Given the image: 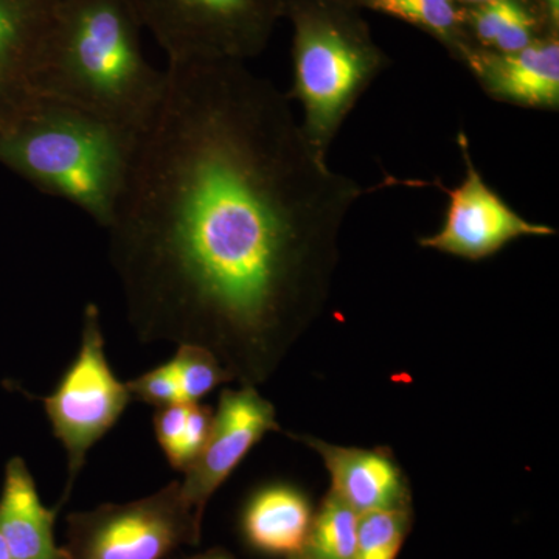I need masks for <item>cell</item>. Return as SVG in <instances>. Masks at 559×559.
<instances>
[{
	"instance_id": "2",
	"label": "cell",
	"mask_w": 559,
	"mask_h": 559,
	"mask_svg": "<svg viewBox=\"0 0 559 559\" xmlns=\"http://www.w3.org/2000/svg\"><path fill=\"white\" fill-rule=\"evenodd\" d=\"M142 25L128 0H60L38 94L72 103L142 132L167 73L146 58Z\"/></svg>"
},
{
	"instance_id": "8",
	"label": "cell",
	"mask_w": 559,
	"mask_h": 559,
	"mask_svg": "<svg viewBox=\"0 0 559 559\" xmlns=\"http://www.w3.org/2000/svg\"><path fill=\"white\" fill-rule=\"evenodd\" d=\"M465 175L455 189H440L448 193L443 227L432 235L419 238L421 248L447 255L480 261L496 255L510 242L521 238H544L557 234L547 224L533 223L521 216L507 201L488 186L471 154L465 132L457 135Z\"/></svg>"
},
{
	"instance_id": "20",
	"label": "cell",
	"mask_w": 559,
	"mask_h": 559,
	"mask_svg": "<svg viewBox=\"0 0 559 559\" xmlns=\"http://www.w3.org/2000/svg\"><path fill=\"white\" fill-rule=\"evenodd\" d=\"M412 525V509L359 514L356 559H395Z\"/></svg>"
},
{
	"instance_id": "18",
	"label": "cell",
	"mask_w": 559,
	"mask_h": 559,
	"mask_svg": "<svg viewBox=\"0 0 559 559\" xmlns=\"http://www.w3.org/2000/svg\"><path fill=\"white\" fill-rule=\"evenodd\" d=\"M359 514L329 492L312 520L305 554L312 559H356Z\"/></svg>"
},
{
	"instance_id": "15",
	"label": "cell",
	"mask_w": 559,
	"mask_h": 559,
	"mask_svg": "<svg viewBox=\"0 0 559 559\" xmlns=\"http://www.w3.org/2000/svg\"><path fill=\"white\" fill-rule=\"evenodd\" d=\"M465 9L471 39L480 49L511 53L551 35L535 0H489Z\"/></svg>"
},
{
	"instance_id": "16",
	"label": "cell",
	"mask_w": 559,
	"mask_h": 559,
	"mask_svg": "<svg viewBox=\"0 0 559 559\" xmlns=\"http://www.w3.org/2000/svg\"><path fill=\"white\" fill-rule=\"evenodd\" d=\"M370 10L406 22L432 36L462 64L477 47L466 27V9L457 0H377Z\"/></svg>"
},
{
	"instance_id": "21",
	"label": "cell",
	"mask_w": 559,
	"mask_h": 559,
	"mask_svg": "<svg viewBox=\"0 0 559 559\" xmlns=\"http://www.w3.org/2000/svg\"><path fill=\"white\" fill-rule=\"evenodd\" d=\"M127 385L132 399L150 404L156 409L170 406V404L183 403L170 360L156 369L140 374L135 380L127 382Z\"/></svg>"
},
{
	"instance_id": "7",
	"label": "cell",
	"mask_w": 559,
	"mask_h": 559,
	"mask_svg": "<svg viewBox=\"0 0 559 559\" xmlns=\"http://www.w3.org/2000/svg\"><path fill=\"white\" fill-rule=\"evenodd\" d=\"M201 533L175 480L148 498L69 514L64 549L69 559H165L180 546H198Z\"/></svg>"
},
{
	"instance_id": "14",
	"label": "cell",
	"mask_w": 559,
	"mask_h": 559,
	"mask_svg": "<svg viewBox=\"0 0 559 559\" xmlns=\"http://www.w3.org/2000/svg\"><path fill=\"white\" fill-rule=\"evenodd\" d=\"M312 520L304 492L289 485H271L257 491L246 506L242 533L261 554L289 558L307 549Z\"/></svg>"
},
{
	"instance_id": "4",
	"label": "cell",
	"mask_w": 559,
	"mask_h": 559,
	"mask_svg": "<svg viewBox=\"0 0 559 559\" xmlns=\"http://www.w3.org/2000/svg\"><path fill=\"white\" fill-rule=\"evenodd\" d=\"M293 27V87L305 134L329 156L331 143L362 95L392 60L373 38L362 9L348 0H285Z\"/></svg>"
},
{
	"instance_id": "6",
	"label": "cell",
	"mask_w": 559,
	"mask_h": 559,
	"mask_svg": "<svg viewBox=\"0 0 559 559\" xmlns=\"http://www.w3.org/2000/svg\"><path fill=\"white\" fill-rule=\"evenodd\" d=\"M105 347L100 310L87 304L79 355L55 392L43 399L53 436L68 454V481L61 503L68 500L92 448L117 425L134 400L128 385L110 369Z\"/></svg>"
},
{
	"instance_id": "9",
	"label": "cell",
	"mask_w": 559,
	"mask_h": 559,
	"mask_svg": "<svg viewBox=\"0 0 559 559\" xmlns=\"http://www.w3.org/2000/svg\"><path fill=\"white\" fill-rule=\"evenodd\" d=\"M275 430L280 426L274 406L259 390L252 385L223 390L218 409L213 412L209 439L180 481L182 498L198 520L202 521L210 498L229 479L249 451Z\"/></svg>"
},
{
	"instance_id": "13",
	"label": "cell",
	"mask_w": 559,
	"mask_h": 559,
	"mask_svg": "<svg viewBox=\"0 0 559 559\" xmlns=\"http://www.w3.org/2000/svg\"><path fill=\"white\" fill-rule=\"evenodd\" d=\"M40 502L35 479L21 457L9 460L0 495V535L11 559H69L55 540V518Z\"/></svg>"
},
{
	"instance_id": "10",
	"label": "cell",
	"mask_w": 559,
	"mask_h": 559,
	"mask_svg": "<svg viewBox=\"0 0 559 559\" xmlns=\"http://www.w3.org/2000/svg\"><path fill=\"white\" fill-rule=\"evenodd\" d=\"M60 0H0V128L38 97Z\"/></svg>"
},
{
	"instance_id": "5",
	"label": "cell",
	"mask_w": 559,
	"mask_h": 559,
	"mask_svg": "<svg viewBox=\"0 0 559 559\" xmlns=\"http://www.w3.org/2000/svg\"><path fill=\"white\" fill-rule=\"evenodd\" d=\"M167 64L201 60L246 62L266 50L285 0H128Z\"/></svg>"
},
{
	"instance_id": "17",
	"label": "cell",
	"mask_w": 559,
	"mask_h": 559,
	"mask_svg": "<svg viewBox=\"0 0 559 559\" xmlns=\"http://www.w3.org/2000/svg\"><path fill=\"white\" fill-rule=\"evenodd\" d=\"M212 423L213 411L200 403H176L156 411L154 433L173 468L186 473L193 465L209 439Z\"/></svg>"
},
{
	"instance_id": "24",
	"label": "cell",
	"mask_w": 559,
	"mask_h": 559,
	"mask_svg": "<svg viewBox=\"0 0 559 559\" xmlns=\"http://www.w3.org/2000/svg\"><path fill=\"white\" fill-rule=\"evenodd\" d=\"M348 2L355 3V5H358L359 9L366 10L371 9V5H373L377 0H348Z\"/></svg>"
},
{
	"instance_id": "25",
	"label": "cell",
	"mask_w": 559,
	"mask_h": 559,
	"mask_svg": "<svg viewBox=\"0 0 559 559\" xmlns=\"http://www.w3.org/2000/svg\"><path fill=\"white\" fill-rule=\"evenodd\" d=\"M0 559H11L9 547H7L5 540L0 535Z\"/></svg>"
},
{
	"instance_id": "1",
	"label": "cell",
	"mask_w": 559,
	"mask_h": 559,
	"mask_svg": "<svg viewBox=\"0 0 559 559\" xmlns=\"http://www.w3.org/2000/svg\"><path fill=\"white\" fill-rule=\"evenodd\" d=\"M165 73L105 229L110 264L140 342L207 348L255 388L322 311L367 189L330 167L285 92L246 62Z\"/></svg>"
},
{
	"instance_id": "26",
	"label": "cell",
	"mask_w": 559,
	"mask_h": 559,
	"mask_svg": "<svg viewBox=\"0 0 559 559\" xmlns=\"http://www.w3.org/2000/svg\"><path fill=\"white\" fill-rule=\"evenodd\" d=\"M460 5L471 7V5H479V3L489 2V0H457Z\"/></svg>"
},
{
	"instance_id": "19",
	"label": "cell",
	"mask_w": 559,
	"mask_h": 559,
	"mask_svg": "<svg viewBox=\"0 0 559 559\" xmlns=\"http://www.w3.org/2000/svg\"><path fill=\"white\" fill-rule=\"evenodd\" d=\"M170 362L183 403H200L218 385L234 381L212 352L197 345H178Z\"/></svg>"
},
{
	"instance_id": "3",
	"label": "cell",
	"mask_w": 559,
	"mask_h": 559,
	"mask_svg": "<svg viewBox=\"0 0 559 559\" xmlns=\"http://www.w3.org/2000/svg\"><path fill=\"white\" fill-rule=\"evenodd\" d=\"M139 132L38 95L0 128V160L106 229L130 178Z\"/></svg>"
},
{
	"instance_id": "23",
	"label": "cell",
	"mask_w": 559,
	"mask_h": 559,
	"mask_svg": "<svg viewBox=\"0 0 559 559\" xmlns=\"http://www.w3.org/2000/svg\"><path fill=\"white\" fill-rule=\"evenodd\" d=\"M182 559H237L229 551L224 549H210L202 551V554L193 555V557H187Z\"/></svg>"
},
{
	"instance_id": "22",
	"label": "cell",
	"mask_w": 559,
	"mask_h": 559,
	"mask_svg": "<svg viewBox=\"0 0 559 559\" xmlns=\"http://www.w3.org/2000/svg\"><path fill=\"white\" fill-rule=\"evenodd\" d=\"M535 3L543 14L547 31L551 35H559V0H535Z\"/></svg>"
},
{
	"instance_id": "11",
	"label": "cell",
	"mask_w": 559,
	"mask_h": 559,
	"mask_svg": "<svg viewBox=\"0 0 559 559\" xmlns=\"http://www.w3.org/2000/svg\"><path fill=\"white\" fill-rule=\"evenodd\" d=\"M463 66L488 97L521 108L559 109V35L498 53L476 47Z\"/></svg>"
},
{
	"instance_id": "12",
	"label": "cell",
	"mask_w": 559,
	"mask_h": 559,
	"mask_svg": "<svg viewBox=\"0 0 559 559\" xmlns=\"http://www.w3.org/2000/svg\"><path fill=\"white\" fill-rule=\"evenodd\" d=\"M318 452L331 477V492L358 514L412 509L406 474L388 448L337 447L312 437H297Z\"/></svg>"
},
{
	"instance_id": "27",
	"label": "cell",
	"mask_w": 559,
	"mask_h": 559,
	"mask_svg": "<svg viewBox=\"0 0 559 559\" xmlns=\"http://www.w3.org/2000/svg\"><path fill=\"white\" fill-rule=\"evenodd\" d=\"M286 559H312L310 555L305 554V551H301L299 555H294V557H289Z\"/></svg>"
}]
</instances>
